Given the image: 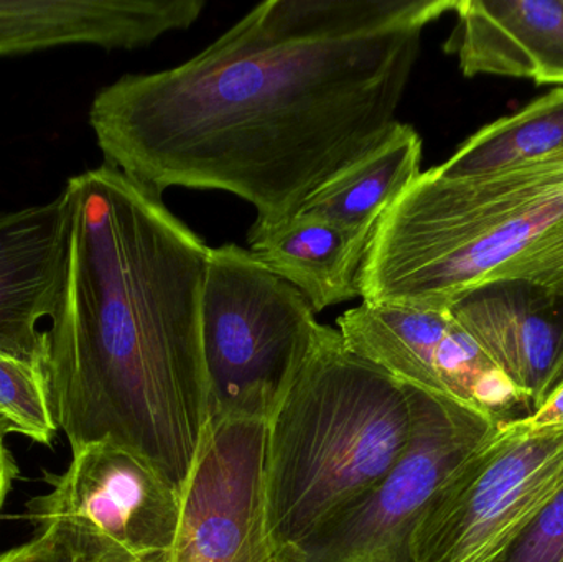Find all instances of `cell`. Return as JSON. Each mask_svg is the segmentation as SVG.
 <instances>
[{
	"label": "cell",
	"instance_id": "cell-18",
	"mask_svg": "<svg viewBox=\"0 0 563 562\" xmlns=\"http://www.w3.org/2000/svg\"><path fill=\"white\" fill-rule=\"evenodd\" d=\"M0 416L15 434L52 445L59 431L38 360L0 352Z\"/></svg>",
	"mask_w": 563,
	"mask_h": 562
},
{
	"label": "cell",
	"instance_id": "cell-26",
	"mask_svg": "<svg viewBox=\"0 0 563 562\" xmlns=\"http://www.w3.org/2000/svg\"><path fill=\"white\" fill-rule=\"evenodd\" d=\"M539 161H544V162H563V148H562V151L555 152V154L549 155V157L539 158Z\"/></svg>",
	"mask_w": 563,
	"mask_h": 562
},
{
	"label": "cell",
	"instance_id": "cell-6",
	"mask_svg": "<svg viewBox=\"0 0 563 562\" xmlns=\"http://www.w3.org/2000/svg\"><path fill=\"white\" fill-rule=\"evenodd\" d=\"M409 389L412 436L396 467L313 533L280 550L282 562H413V537L430 502L503 422Z\"/></svg>",
	"mask_w": 563,
	"mask_h": 562
},
{
	"label": "cell",
	"instance_id": "cell-8",
	"mask_svg": "<svg viewBox=\"0 0 563 562\" xmlns=\"http://www.w3.org/2000/svg\"><path fill=\"white\" fill-rule=\"evenodd\" d=\"M45 481L49 491L26 504L36 531L65 521L134 561L174 548L184 494L139 452L101 439L73 452L68 469Z\"/></svg>",
	"mask_w": 563,
	"mask_h": 562
},
{
	"label": "cell",
	"instance_id": "cell-22",
	"mask_svg": "<svg viewBox=\"0 0 563 562\" xmlns=\"http://www.w3.org/2000/svg\"><path fill=\"white\" fill-rule=\"evenodd\" d=\"M16 475H19V467H16L15 459H13L12 452L2 445L0 448V511L5 504L7 495L12 491Z\"/></svg>",
	"mask_w": 563,
	"mask_h": 562
},
{
	"label": "cell",
	"instance_id": "cell-3",
	"mask_svg": "<svg viewBox=\"0 0 563 562\" xmlns=\"http://www.w3.org/2000/svg\"><path fill=\"white\" fill-rule=\"evenodd\" d=\"M498 284L563 297V162L460 178L422 172L380 218L360 297L446 312Z\"/></svg>",
	"mask_w": 563,
	"mask_h": 562
},
{
	"label": "cell",
	"instance_id": "cell-20",
	"mask_svg": "<svg viewBox=\"0 0 563 562\" xmlns=\"http://www.w3.org/2000/svg\"><path fill=\"white\" fill-rule=\"evenodd\" d=\"M498 562H563V491Z\"/></svg>",
	"mask_w": 563,
	"mask_h": 562
},
{
	"label": "cell",
	"instance_id": "cell-25",
	"mask_svg": "<svg viewBox=\"0 0 563 562\" xmlns=\"http://www.w3.org/2000/svg\"><path fill=\"white\" fill-rule=\"evenodd\" d=\"M137 562H172L170 553L155 554V557L145 558Z\"/></svg>",
	"mask_w": 563,
	"mask_h": 562
},
{
	"label": "cell",
	"instance_id": "cell-17",
	"mask_svg": "<svg viewBox=\"0 0 563 562\" xmlns=\"http://www.w3.org/2000/svg\"><path fill=\"white\" fill-rule=\"evenodd\" d=\"M562 148L563 86H559L479 129L433 170L449 178L475 177L539 161Z\"/></svg>",
	"mask_w": 563,
	"mask_h": 562
},
{
	"label": "cell",
	"instance_id": "cell-7",
	"mask_svg": "<svg viewBox=\"0 0 563 562\" xmlns=\"http://www.w3.org/2000/svg\"><path fill=\"white\" fill-rule=\"evenodd\" d=\"M563 491V426L503 425L439 488L413 562H498Z\"/></svg>",
	"mask_w": 563,
	"mask_h": 562
},
{
	"label": "cell",
	"instance_id": "cell-11",
	"mask_svg": "<svg viewBox=\"0 0 563 562\" xmlns=\"http://www.w3.org/2000/svg\"><path fill=\"white\" fill-rule=\"evenodd\" d=\"M205 0H0V56L68 45L135 49L200 19Z\"/></svg>",
	"mask_w": 563,
	"mask_h": 562
},
{
	"label": "cell",
	"instance_id": "cell-14",
	"mask_svg": "<svg viewBox=\"0 0 563 562\" xmlns=\"http://www.w3.org/2000/svg\"><path fill=\"white\" fill-rule=\"evenodd\" d=\"M449 312L534 411L561 350L563 297L498 284L468 294Z\"/></svg>",
	"mask_w": 563,
	"mask_h": 562
},
{
	"label": "cell",
	"instance_id": "cell-9",
	"mask_svg": "<svg viewBox=\"0 0 563 562\" xmlns=\"http://www.w3.org/2000/svg\"><path fill=\"white\" fill-rule=\"evenodd\" d=\"M351 352L406 385L512 422L531 415L528 399L493 365L452 313L363 302L336 322Z\"/></svg>",
	"mask_w": 563,
	"mask_h": 562
},
{
	"label": "cell",
	"instance_id": "cell-12",
	"mask_svg": "<svg viewBox=\"0 0 563 562\" xmlns=\"http://www.w3.org/2000/svg\"><path fill=\"white\" fill-rule=\"evenodd\" d=\"M445 49L463 75L563 86V0H455Z\"/></svg>",
	"mask_w": 563,
	"mask_h": 562
},
{
	"label": "cell",
	"instance_id": "cell-19",
	"mask_svg": "<svg viewBox=\"0 0 563 562\" xmlns=\"http://www.w3.org/2000/svg\"><path fill=\"white\" fill-rule=\"evenodd\" d=\"M0 562H137L101 538L65 521L36 531L20 547L0 554Z\"/></svg>",
	"mask_w": 563,
	"mask_h": 562
},
{
	"label": "cell",
	"instance_id": "cell-1",
	"mask_svg": "<svg viewBox=\"0 0 563 562\" xmlns=\"http://www.w3.org/2000/svg\"><path fill=\"white\" fill-rule=\"evenodd\" d=\"M455 0H267L174 68L96 92L106 164L164 195L220 190L294 217L390 134L422 33Z\"/></svg>",
	"mask_w": 563,
	"mask_h": 562
},
{
	"label": "cell",
	"instance_id": "cell-16",
	"mask_svg": "<svg viewBox=\"0 0 563 562\" xmlns=\"http://www.w3.org/2000/svg\"><path fill=\"white\" fill-rule=\"evenodd\" d=\"M420 164L422 139L399 121L376 148L314 191L300 211L371 244L387 208L422 174Z\"/></svg>",
	"mask_w": 563,
	"mask_h": 562
},
{
	"label": "cell",
	"instance_id": "cell-24",
	"mask_svg": "<svg viewBox=\"0 0 563 562\" xmlns=\"http://www.w3.org/2000/svg\"><path fill=\"white\" fill-rule=\"evenodd\" d=\"M10 434H15L12 425H10L3 416H0V448L5 445L3 442H5V439L9 438Z\"/></svg>",
	"mask_w": 563,
	"mask_h": 562
},
{
	"label": "cell",
	"instance_id": "cell-4",
	"mask_svg": "<svg viewBox=\"0 0 563 562\" xmlns=\"http://www.w3.org/2000/svg\"><path fill=\"white\" fill-rule=\"evenodd\" d=\"M412 436L409 385L323 326L317 349L267 421L264 494L277 550L376 487Z\"/></svg>",
	"mask_w": 563,
	"mask_h": 562
},
{
	"label": "cell",
	"instance_id": "cell-2",
	"mask_svg": "<svg viewBox=\"0 0 563 562\" xmlns=\"http://www.w3.org/2000/svg\"><path fill=\"white\" fill-rule=\"evenodd\" d=\"M65 256L42 363L71 452L112 439L181 494L210 422V246L161 191L102 162L69 177Z\"/></svg>",
	"mask_w": 563,
	"mask_h": 562
},
{
	"label": "cell",
	"instance_id": "cell-23",
	"mask_svg": "<svg viewBox=\"0 0 563 562\" xmlns=\"http://www.w3.org/2000/svg\"><path fill=\"white\" fill-rule=\"evenodd\" d=\"M563 385V340L561 350H559L558 360H555L554 366H552L551 375H549L548 383H545L544 389H542L541 396H539L538 405H536V409L555 392V389L561 388ZM532 411V412H534Z\"/></svg>",
	"mask_w": 563,
	"mask_h": 562
},
{
	"label": "cell",
	"instance_id": "cell-21",
	"mask_svg": "<svg viewBox=\"0 0 563 562\" xmlns=\"http://www.w3.org/2000/svg\"><path fill=\"white\" fill-rule=\"evenodd\" d=\"M519 425L531 429L562 428L563 426V385L555 389L528 418L518 419Z\"/></svg>",
	"mask_w": 563,
	"mask_h": 562
},
{
	"label": "cell",
	"instance_id": "cell-5",
	"mask_svg": "<svg viewBox=\"0 0 563 562\" xmlns=\"http://www.w3.org/2000/svg\"><path fill=\"white\" fill-rule=\"evenodd\" d=\"M321 330L303 294L250 250L210 247L203 287L210 421H269Z\"/></svg>",
	"mask_w": 563,
	"mask_h": 562
},
{
	"label": "cell",
	"instance_id": "cell-13",
	"mask_svg": "<svg viewBox=\"0 0 563 562\" xmlns=\"http://www.w3.org/2000/svg\"><path fill=\"white\" fill-rule=\"evenodd\" d=\"M66 201L0 211V352L42 359L40 323L55 309L65 256Z\"/></svg>",
	"mask_w": 563,
	"mask_h": 562
},
{
	"label": "cell",
	"instance_id": "cell-10",
	"mask_svg": "<svg viewBox=\"0 0 563 562\" xmlns=\"http://www.w3.org/2000/svg\"><path fill=\"white\" fill-rule=\"evenodd\" d=\"M266 421L208 422L184 494L172 562H282L264 494Z\"/></svg>",
	"mask_w": 563,
	"mask_h": 562
},
{
	"label": "cell",
	"instance_id": "cell-15",
	"mask_svg": "<svg viewBox=\"0 0 563 562\" xmlns=\"http://www.w3.org/2000/svg\"><path fill=\"white\" fill-rule=\"evenodd\" d=\"M247 243L260 263L303 294L314 313L360 297L369 244L323 218L298 211L279 223H254Z\"/></svg>",
	"mask_w": 563,
	"mask_h": 562
}]
</instances>
